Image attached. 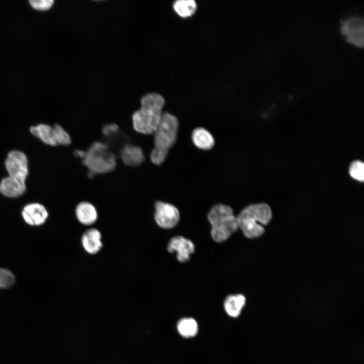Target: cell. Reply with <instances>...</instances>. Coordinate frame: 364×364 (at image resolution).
<instances>
[{"instance_id":"cell-4","label":"cell","mask_w":364,"mask_h":364,"mask_svg":"<svg viewBox=\"0 0 364 364\" xmlns=\"http://www.w3.org/2000/svg\"><path fill=\"white\" fill-rule=\"evenodd\" d=\"M208 219L211 225V237L217 242L226 240L238 228L233 209L224 204L213 206L208 214Z\"/></svg>"},{"instance_id":"cell-23","label":"cell","mask_w":364,"mask_h":364,"mask_svg":"<svg viewBox=\"0 0 364 364\" xmlns=\"http://www.w3.org/2000/svg\"><path fill=\"white\" fill-rule=\"evenodd\" d=\"M118 130V125L114 123L106 124L102 128L103 133L106 136H113L117 134Z\"/></svg>"},{"instance_id":"cell-22","label":"cell","mask_w":364,"mask_h":364,"mask_svg":"<svg viewBox=\"0 0 364 364\" xmlns=\"http://www.w3.org/2000/svg\"><path fill=\"white\" fill-rule=\"evenodd\" d=\"M53 0H31L29 3L35 9L40 11L48 10L54 4Z\"/></svg>"},{"instance_id":"cell-20","label":"cell","mask_w":364,"mask_h":364,"mask_svg":"<svg viewBox=\"0 0 364 364\" xmlns=\"http://www.w3.org/2000/svg\"><path fill=\"white\" fill-rule=\"evenodd\" d=\"M349 174L353 179L363 182L364 180V164L360 160L353 161L349 168Z\"/></svg>"},{"instance_id":"cell-19","label":"cell","mask_w":364,"mask_h":364,"mask_svg":"<svg viewBox=\"0 0 364 364\" xmlns=\"http://www.w3.org/2000/svg\"><path fill=\"white\" fill-rule=\"evenodd\" d=\"M173 8L179 16L187 18L194 15L197 6L193 0H177L173 3Z\"/></svg>"},{"instance_id":"cell-21","label":"cell","mask_w":364,"mask_h":364,"mask_svg":"<svg viewBox=\"0 0 364 364\" xmlns=\"http://www.w3.org/2000/svg\"><path fill=\"white\" fill-rule=\"evenodd\" d=\"M15 283V277L10 270L0 268V288L8 289Z\"/></svg>"},{"instance_id":"cell-11","label":"cell","mask_w":364,"mask_h":364,"mask_svg":"<svg viewBox=\"0 0 364 364\" xmlns=\"http://www.w3.org/2000/svg\"><path fill=\"white\" fill-rule=\"evenodd\" d=\"M22 215L24 221L29 225L39 226L45 222L48 217V212L41 204L33 203L24 207Z\"/></svg>"},{"instance_id":"cell-3","label":"cell","mask_w":364,"mask_h":364,"mask_svg":"<svg viewBox=\"0 0 364 364\" xmlns=\"http://www.w3.org/2000/svg\"><path fill=\"white\" fill-rule=\"evenodd\" d=\"M237 217L238 226L248 238H258L264 233L263 225L271 218L270 207L265 203L254 204L244 208Z\"/></svg>"},{"instance_id":"cell-16","label":"cell","mask_w":364,"mask_h":364,"mask_svg":"<svg viewBox=\"0 0 364 364\" xmlns=\"http://www.w3.org/2000/svg\"><path fill=\"white\" fill-rule=\"evenodd\" d=\"M192 140L197 148L203 150H210L215 144V140L212 134L203 127L194 129L192 133Z\"/></svg>"},{"instance_id":"cell-8","label":"cell","mask_w":364,"mask_h":364,"mask_svg":"<svg viewBox=\"0 0 364 364\" xmlns=\"http://www.w3.org/2000/svg\"><path fill=\"white\" fill-rule=\"evenodd\" d=\"M5 165L9 176L25 182L28 174V160L26 155L18 150L10 152Z\"/></svg>"},{"instance_id":"cell-2","label":"cell","mask_w":364,"mask_h":364,"mask_svg":"<svg viewBox=\"0 0 364 364\" xmlns=\"http://www.w3.org/2000/svg\"><path fill=\"white\" fill-rule=\"evenodd\" d=\"M178 129L177 118L168 112H163L160 122L154 132L155 146L150 154L154 164L160 165L164 162L168 150L176 140Z\"/></svg>"},{"instance_id":"cell-15","label":"cell","mask_w":364,"mask_h":364,"mask_svg":"<svg viewBox=\"0 0 364 364\" xmlns=\"http://www.w3.org/2000/svg\"><path fill=\"white\" fill-rule=\"evenodd\" d=\"M120 156L124 164L130 166L140 165L145 159L142 149L138 146L130 144L124 146L121 150Z\"/></svg>"},{"instance_id":"cell-18","label":"cell","mask_w":364,"mask_h":364,"mask_svg":"<svg viewBox=\"0 0 364 364\" xmlns=\"http://www.w3.org/2000/svg\"><path fill=\"white\" fill-rule=\"evenodd\" d=\"M177 329L181 336L186 338H190L197 334L198 325L195 319L191 317H184L178 322Z\"/></svg>"},{"instance_id":"cell-10","label":"cell","mask_w":364,"mask_h":364,"mask_svg":"<svg viewBox=\"0 0 364 364\" xmlns=\"http://www.w3.org/2000/svg\"><path fill=\"white\" fill-rule=\"evenodd\" d=\"M167 250L170 253L176 252L177 260L184 263L190 259L191 254L195 251V246L190 240L177 236L170 239L167 245Z\"/></svg>"},{"instance_id":"cell-17","label":"cell","mask_w":364,"mask_h":364,"mask_svg":"<svg viewBox=\"0 0 364 364\" xmlns=\"http://www.w3.org/2000/svg\"><path fill=\"white\" fill-rule=\"evenodd\" d=\"M246 298L242 294L228 296L223 303L224 308L227 314L233 317H238L244 306Z\"/></svg>"},{"instance_id":"cell-9","label":"cell","mask_w":364,"mask_h":364,"mask_svg":"<svg viewBox=\"0 0 364 364\" xmlns=\"http://www.w3.org/2000/svg\"><path fill=\"white\" fill-rule=\"evenodd\" d=\"M154 218L161 228L169 229L174 227L179 219V212L174 205L157 201L154 204Z\"/></svg>"},{"instance_id":"cell-6","label":"cell","mask_w":364,"mask_h":364,"mask_svg":"<svg viewBox=\"0 0 364 364\" xmlns=\"http://www.w3.org/2000/svg\"><path fill=\"white\" fill-rule=\"evenodd\" d=\"M30 131L34 136L50 146H68L71 143L69 134L58 124H56L53 127L44 124L32 126L30 128Z\"/></svg>"},{"instance_id":"cell-14","label":"cell","mask_w":364,"mask_h":364,"mask_svg":"<svg viewBox=\"0 0 364 364\" xmlns=\"http://www.w3.org/2000/svg\"><path fill=\"white\" fill-rule=\"evenodd\" d=\"M75 213L78 221L84 225L93 224L98 218L96 207L88 202L84 201L78 203L75 208Z\"/></svg>"},{"instance_id":"cell-1","label":"cell","mask_w":364,"mask_h":364,"mask_svg":"<svg viewBox=\"0 0 364 364\" xmlns=\"http://www.w3.org/2000/svg\"><path fill=\"white\" fill-rule=\"evenodd\" d=\"M164 104V98L158 93L144 96L141 100V108L132 116L134 129L143 134L154 133L160 122Z\"/></svg>"},{"instance_id":"cell-13","label":"cell","mask_w":364,"mask_h":364,"mask_svg":"<svg viewBox=\"0 0 364 364\" xmlns=\"http://www.w3.org/2000/svg\"><path fill=\"white\" fill-rule=\"evenodd\" d=\"M25 191V182L10 176L4 178L1 181L0 192L6 197H18L24 194Z\"/></svg>"},{"instance_id":"cell-24","label":"cell","mask_w":364,"mask_h":364,"mask_svg":"<svg viewBox=\"0 0 364 364\" xmlns=\"http://www.w3.org/2000/svg\"><path fill=\"white\" fill-rule=\"evenodd\" d=\"M85 151L83 150H77L74 152V154L77 157L83 159L84 156Z\"/></svg>"},{"instance_id":"cell-7","label":"cell","mask_w":364,"mask_h":364,"mask_svg":"<svg viewBox=\"0 0 364 364\" xmlns=\"http://www.w3.org/2000/svg\"><path fill=\"white\" fill-rule=\"evenodd\" d=\"M340 30L349 42L358 47H363L364 24L362 17L352 15L344 19L341 22Z\"/></svg>"},{"instance_id":"cell-5","label":"cell","mask_w":364,"mask_h":364,"mask_svg":"<svg viewBox=\"0 0 364 364\" xmlns=\"http://www.w3.org/2000/svg\"><path fill=\"white\" fill-rule=\"evenodd\" d=\"M83 164L88 169L89 176L103 174L113 170L116 166V157L106 144L96 142L85 151L82 159Z\"/></svg>"},{"instance_id":"cell-12","label":"cell","mask_w":364,"mask_h":364,"mask_svg":"<svg viewBox=\"0 0 364 364\" xmlns=\"http://www.w3.org/2000/svg\"><path fill=\"white\" fill-rule=\"evenodd\" d=\"M81 243L87 253L92 255L97 254L103 247L101 233L97 229H89L82 234Z\"/></svg>"}]
</instances>
